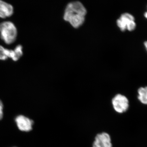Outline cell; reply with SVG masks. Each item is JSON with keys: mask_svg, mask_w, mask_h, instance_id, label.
I'll return each instance as SVG.
<instances>
[{"mask_svg": "<svg viewBox=\"0 0 147 147\" xmlns=\"http://www.w3.org/2000/svg\"><path fill=\"white\" fill-rule=\"evenodd\" d=\"M112 103L114 110L119 114L126 112L129 107L128 98L121 94L116 95L112 99Z\"/></svg>", "mask_w": 147, "mask_h": 147, "instance_id": "5", "label": "cell"}, {"mask_svg": "<svg viewBox=\"0 0 147 147\" xmlns=\"http://www.w3.org/2000/svg\"><path fill=\"white\" fill-rule=\"evenodd\" d=\"M92 147H113L110 134L105 132L97 134L95 137Z\"/></svg>", "mask_w": 147, "mask_h": 147, "instance_id": "6", "label": "cell"}, {"mask_svg": "<svg viewBox=\"0 0 147 147\" xmlns=\"http://www.w3.org/2000/svg\"><path fill=\"white\" fill-rule=\"evenodd\" d=\"M18 129L22 131H29L32 129L33 121L23 115H19L15 119Z\"/></svg>", "mask_w": 147, "mask_h": 147, "instance_id": "7", "label": "cell"}, {"mask_svg": "<svg viewBox=\"0 0 147 147\" xmlns=\"http://www.w3.org/2000/svg\"><path fill=\"white\" fill-rule=\"evenodd\" d=\"M117 24L122 32L125 31L126 30L131 32L136 28L134 16L128 13L122 14L120 18L117 20Z\"/></svg>", "mask_w": 147, "mask_h": 147, "instance_id": "3", "label": "cell"}, {"mask_svg": "<svg viewBox=\"0 0 147 147\" xmlns=\"http://www.w3.org/2000/svg\"><path fill=\"white\" fill-rule=\"evenodd\" d=\"M87 10L84 5L78 1L69 3L65 10L63 18L74 28H78L84 24Z\"/></svg>", "mask_w": 147, "mask_h": 147, "instance_id": "1", "label": "cell"}, {"mask_svg": "<svg viewBox=\"0 0 147 147\" xmlns=\"http://www.w3.org/2000/svg\"><path fill=\"white\" fill-rule=\"evenodd\" d=\"M16 26L10 21H4L0 24V37L6 44L10 45L15 42L17 36Z\"/></svg>", "mask_w": 147, "mask_h": 147, "instance_id": "2", "label": "cell"}, {"mask_svg": "<svg viewBox=\"0 0 147 147\" xmlns=\"http://www.w3.org/2000/svg\"><path fill=\"white\" fill-rule=\"evenodd\" d=\"M138 99L142 104H147V88L141 87L138 90Z\"/></svg>", "mask_w": 147, "mask_h": 147, "instance_id": "9", "label": "cell"}, {"mask_svg": "<svg viewBox=\"0 0 147 147\" xmlns=\"http://www.w3.org/2000/svg\"><path fill=\"white\" fill-rule=\"evenodd\" d=\"M23 47L18 45L13 50H9L0 45V60L5 61L10 58L13 61H17L23 56Z\"/></svg>", "mask_w": 147, "mask_h": 147, "instance_id": "4", "label": "cell"}, {"mask_svg": "<svg viewBox=\"0 0 147 147\" xmlns=\"http://www.w3.org/2000/svg\"><path fill=\"white\" fill-rule=\"evenodd\" d=\"M3 104L1 100H0V120L3 118Z\"/></svg>", "mask_w": 147, "mask_h": 147, "instance_id": "10", "label": "cell"}, {"mask_svg": "<svg viewBox=\"0 0 147 147\" xmlns=\"http://www.w3.org/2000/svg\"><path fill=\"white\" fill-rule=\"evenodd\" d=\"M13 12V7L11 5L0 0V18H5L10 17Z\"/></svg>", "mask_w": 147, "mask_h": 147, "instance_id": "8", "label": "cell"}, {"mask_svg": "<svg viewBox=\"0 0 147 147\" xmlns=\"http://www.w3.org/2000/svg\"><path fill=\"white\" fill-rule=\"evenodd\" d=\"M144 16H145V17H146V18H147V13L146 12H145Z\"/></svg>", "mask_w": 147, "mask_h": 147, "instance_id": "12", "label": "cell"}, {"mask_svg": "<svg viewBox=\"0 0 147 147\" xmlns=\"http://www.w3.org/2000/svg\"><path fill=\"white\" fill-rule=\"evenodd\" d=\"M144 43H145V47H146V49H147V42L146 41V42H144Z\"/></svg>", "mask_w": 147, "mask_h": 147, "instance_id": "11", "label": "cell"}]
</instances>
